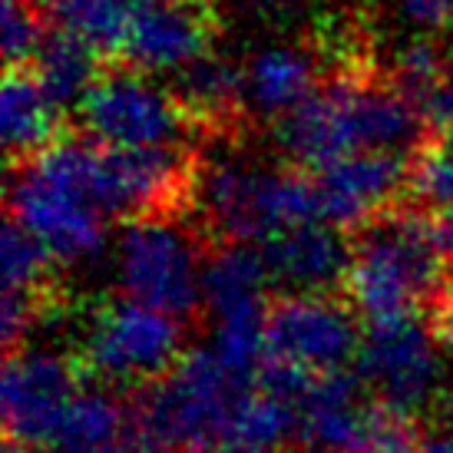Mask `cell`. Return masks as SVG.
Masks as SVG:
<instances>
[{"mask_svg":"<svg viewBox=\"0 0 453 453\" xmlns=\"http://www.w3.org/2000/svg\"><path fill=\"white\" fill-rule=\"evenodd\" d=\"M37 4L53 30L87 40L89 47H96L106 57L123 50L139 0H37Z\"/></svg>","mask_w":453,"mask_h":453,"instance_id":"obj_20","label":"cell"},{"mask_svg":"<svg viewBox=\"0 0 453 453\" xmlns=\"http://www.w3.org/2000/svg\"><path fill=\"white\" fill-rule=\"evenodd\" d=\"M321 57L315 43H272L245 64V110L278 123L321 87Z\"/></svg>","mask_w":453,"mask_h":453,"instance_id":"obj_15","label":"cell"},{"mask_svg":"<svg viewBox=\"0 0 453 453\" xmlns=\"http://www.w3.org/2000/svg\"><path fill=\"white\" fill-rule=\"evenodd\" d=\"M252 388V380L232 374L212 348H196L146 384L136 424L159 453H219L226 450L232 420Z\"/></svg>","mask_w":453,"mask_h":453,"instance_id":"obj_2","label":"cell"},{"mask_svg":"<svg viewBox=\"0 0 453 453\" xmlns=\"http://www.w3.org/2000/svg\"><path fill=\"white\" fill-rule=\"evenodd\" d=\"M430 232H434V242L447 262H453V205H443L437 209V215L430 219Z\"/></svg>","mask_w":453,"mask_h":453,"instance_id":"obj_31","label":"cell"},{"mask_svg":"<svg viewBox=\"0 0 453 453\" xmlns=\"http://www.w3.org/2000/svg\"><path fill=\"white\" fill-rule=\"evenodd\" d=\"M7 202H11V219H17L53 255V262H89L106 245L110 219L73 189L40 176L34 165L20 163L11 179Z\"/></svg>","mask_w":453,"mask_h":453,"instance_id":"obj_10","label":"cell"},{"mask_svg":"<svg viewBox=\"0 0 453 453\" xmlns=\"http://www.w3.org/2000/svg\"><path fill=\"white\" fill-rule=\"evenodd\" d=\"M219 453H281L278 447H226Z\"/></svg>","mask_w":453,"mask_h":453,"instance_id":"obj_33","label":"cell"},{"mask_svg":"<svg viewBox=\"0 0 453 453\" xmlns=\"http://www.w3.org/2000/svg\"><path fill=\"white\" fill-rule=\"evenodd\" d=\"M361 327L354 308H344L327 291H285L268 304L265 341L268 357L311 374L341 371L357 361Z\"/></svg>","mask_w":453,"mask_h":453,"instance_id":"obj_8","label":"cell"},{"mask_svg":"<svg viewBox=\"0 0 453 453\" xmlns=\"http://www.w3.org/2000/svg\"><path fill=\"white\" fill-rule=\"evenodd\" d=\"M173 93L189 113L192 127L228 129L239 123L245 110V64H235L222 53H202L199 60L173 73Z\"/></svg>","mask_w":453,"mask_h":453,"instance_id":"obj_17","label":"cell"},{"mask_svg":"<svg viewBox=\"0 0 453 453\" xmlns=\"http://www.w3.org/2000/svg\"><path fill=\"white\" fill-rule=\"evenodd\" d=\"M441 348L434 325H424L417 315L367 321L354 371L384 407L417 417L441 390Z\"/></svg>","mask_w":453,"mask_h":453,"instance_id":"obj_7","label":"cell"},{"mask_svg":"<svg viewBox=\"0 0 453 453\" xmlns=\"http://www.w3.org/2000/svg\"><path fill=\"white\" fill-rule=\"evenodd\" d=\"M447 57H443L441 43H434L427 34L420 37L403 40L401 47L394 50V83L420 106L424 96L430 93V87L441 80V73L447 70Z\"/></svg>","mask_w":453,"mask_h":453,"instance_id":"obj_24","label":"cell"},{"mask_svg":"<svg viewBox=\"0 0 453 453\" xmlns=\"http://www.w3.org/2000/svg\"><path fill=\"white\" fill-rule=\"evenodd\" d=\"M434 331L443 348H453V281H443L437 304H434Z\"/></svg>","mask_w":453,"mask_h":453,"instance_id":"obj_30","label":"cell"},{"mask_svg":"<svg viewBox=\"0 0 453 453\" xmlns=\"http://www.w3.org/2000/svg\"><path fill=\"white\" fill-rule=\"evenodd\" d=\"M0 258H4V291H27V295H47L53 272V255L27 232L17 219L4 226L0 242Z\"/></svg>","mask_w":453,"mask_h":453,"instance_id":"obj_23","label":"cell"},{"mask_svg":"<svg viewBox=\"0 0 453 453\" xmlns=\"http://www.w3.org/2000/svg\"><path fill=\"white\" fill-rule=\"evenodd\" d=\"M417 447L420 443L414 434V417L397 414L374 397V407L367 414V424L354 453H417Z\"/></svg>","mask_w":453,"mask_h":453,"instance_id":"obj_26","label":"cell"},{"mask_svg":"<svg viewBox=\"0 0 453 453\" xmlns=\"http://www.w3.org/2000/svg\"><path fill=\"white\" fill-rule=\"evenodd\" d=\"M103 60L106 57L96 47H89L87 40L64 30H50L40 40L37 53L27 66L34 70L53 106L60 113H70V110H80L87 93L96 87V80L103 76Z\"/></svg>","mask_w":453,"mask_h":453,"instance_id":"obj_19","label":"cell"},{"mask_svg":"<svg viewBox=\"0 0 453 453\" xmlns=\"http://www.w3.org/2000/svg\"><path fill=\"white\" fill-rule=\"evenodd\" d=\"M443 420H447V441L453 443V394L447 397V407H443Z\"/></svg>","mask_w":453,"mask_h":453,"instance_id":"obj_34","label":"cell"},{"mask_svg":"<svg viewBox=\"0 0 453 453\" xmlns=\"http://www.w3.org/2000/svg\"><path fill=\"white\" fill-rule=\"evenodd\" d=\"M272 285L285 291H331L348 281L354 245L331 222H304L262 242Z\"/></svg>","mask_w":453,"mask_h":453,"instance_id":"obj_13","label":"cell"},{"mask_svg":"<svg viewBox=\"0 0 453 453\" xmlns=\"http://www.w3.org/2000/svg\"><path fill=\"white\" fill-rule=\"evenodd\" d=\"M192 199L222 242L262 245L304 222H325L315 173L222 156L196 169Z\"/></svg>","mask_w":453,"mask_h":453,"instance_id":"obj_1","label":"cell"},{"mask_svg":"<svg viewBox=\"0 0 453 453\" xmlns=\"http://www.w3.org/2000/svg\"><path fill=\"white\" fill-rule=\"evenodd\" d=\"M443 7H447V13H450V24H453V0H443Z\"/></svg>","mask_w":453,"mask_h":453,"instance_id":"obj_35","label":"cell"},{"mask_svg":"<svg viewBox=\"0 0 453 453\" xmlns=\"http://www.w3.org/2000/svg\"><path fill=\"white\" fill-rule=\"evenodd\" d=\"M136 427V417L129 414L116 397H110L106 390L80 388V394L66 407L64 424H60V434H57L53 447L96 453L129 437Z\"/></svg>","mask_w":453,"mask_h":453,"instance_id":"obj_21","label":"cell"},{"mask_svg":"<svg viewBox=\"0 0 453 453\" xmlns=\"http://www.w3.org/2000/svg\"><path fill=\"white\" fill-rule=\"evenodd\" d=\"M443 262L424 215L384 209L361 226L344 291L365 321L417 315V304L441 295Z\"/></svg>","mask_w":453,"mask_h":453,"instance_id":"obj_3","label":"cell"},{"mask_svg":"<svg viewBox=\"0 0 453 453\" xmlns=\"http://www.w3.org/2000/svg\"><path fill=\"white\" fill-rule=\"evenodd\" d=\"M417 453H453V443L447 437H437V441H427L417 447Z\"/></svg>","mask_w":453,"mask_h":453,"instance_id":"obj_32","label":"cell"},{"mask_svg":"<svg viewBox=\"0 0 453 453\" xmlns=\"http://www.w3.org/2000/svg\"><path fill=\"white\" fill-rule=\"evenodd\" d=\"M272 288L262 245L222 242L202 262V308L222 321L232 315L268 311L265 291Z\"/></svg>","mask_w":453,"mask_h":453,"instance_id":"obj_16","label":"cell"},{"mask_svg":"<svg viewBox=\"0 0 453 453\" xmlns=\"http://www.w3.org/2000/svg\"><path fill=\"white\" fill-rule=\"evenodd\" d=\"M212 40L215 13L209 0H139L123 53L142 73L173 76L212 50Z\"/></svg>","mask_w":453,"mask_h":453,"instance_id":"obj_11","label":"cell"},{"mask_svg":"<svg viewBox=\"0 0 453 453\" xmlns=\"http://www.w3.org/2000/svg\"><path fill=\"white\" fill-rule=\"evenodd\" d=\"M298 434V407L255 384L232 420L226 447H285Z\"/></svg>","mask_w":453,"mask_h":453,"instance_id":"obj_22","label":"cell"},{"mask_svg":"<svg viewBox=\"0 0 453 453\" xmlns=\"http://www.w3.org/2000/svg\"><path fill=\"white\" fill-rule=\"evenodd\" d=\"M182 354V318L127 295L103 304L83 338V367L93 378L113 384H150Z\"/></svg>","mask_w":453,"mask_h":453,"instance_id":"obj_6","label":"cell"},{"mask_svg":"<svg viewBox=\"0 0 453 453\" xmlns=\"http://www.w3.org/2000/svg\"><path fill=\"white\" fill-rule=\"evenodd\" d=\"M414 165L407 152L365 150L315 173L321 192V215L338 228H361L390 209L403 186H411Z\"/></svg>","mask_w":453,"mask_h":453,"instance_id":"obj_12","label":"cell"},{"mask_svg":"<svg viewBox=\"0 0 453 453\" xmlns=\"http://www.w3.org/2000/svg\"><path fill=\"white\" fill-rule=\"evenodd\" d=\"M242 17L258 20V24H285L302 17L315 0H228Z\"/></svg>","mask_w":453,"mask_h":453,"instance_id":"obj_29","label":"cell"},{"mask_svg":"<svg viewBox=\"0 0 453 453\" xmlns=\"http://www.w3.org/2000/svg\"><path fill=\"white\" fill-rule=\"evenodd\" d=\"M76 116L93 142L116 150L182 146L192 127L173 87L152 83L150 73L136 66L103 73L87 100L80 103Z\"/></svg>","mask_w":453,"mask_h":453,"instance_id":"obj_5","label":"cell"},{"mask_svg":"<svg viewBox=\"0 0 453 453\" xmlns=\"http://www.w3.org/2000/svg\"><path fill=\"white\" fill-rule=\"evenodd\" d=\"M202 262L179 222L169 215H142L127 222L116 239V288L186 321L202 308Z\"/></svg>","mask_w":453,"mask_h":453,"instance_id":"obj_4","label":"cell"},{"mask_svg":"<svg viewBox=\"0 0 453 453\" xmlns=\"http://www.w3.org/2000/svg\"><path fill=\"white\" fill-rule=\"evenodd\" d=\"M80 394V367L47 348H13L4 365V430L24 450L53 447L70 401Z\"/></svg>","mask_w":453,"mask_h":453,"instance_id":"obj_9","label":"cell"},{"mask_svg":"<svg viewBox=\"0 0 453 453\" xmlns=\"http://www.w3.org/2000/svg\"><path fill=\"white\" fill-rule=\"evenodd\" d=\"M4 146L13 163H27L60 139V110L43 93L30 66H7L4 76Z\"/></svg>","mask_w":453,"mask_h":453,"instance_id":"obj_18","label":"cell"},{"mask_svg":"<svg viewBox=\"0 0 453 453\" xmlns=\"http://www.w3.org/2000/svg\"><path fill=\"white\" fill-rule=\"evenodd\" d=\"M357 371H327L315 374L298 401V434L295 441L311 453H354L374 397Z\"/></svg>","mask_w":453,"mask_h":453,"instance_id":"obj_14","label":"cell"},{"mask_svg":"<svg viewBox=\"0 0 453 453\" xmlns=\"http://www.w3.org/2000/svg\"><path fill=\"white\" fill-rule=\"evenodd\" d=\"M420 110L427 116L430 129H437V133L453 139V60L447 64L441 80L430 87V93L420 103Z\"/></svg>","mask_w":453,"mask_h":453,"instance_id":"obj_28","label":"cell"},{"mask_svg":"<svg viewBox=\"0 0 453 453\" xmlns=\"http://www.w3.org/2000/svg\"><path fill=\"white\" fill-rule=\"evenodd\" d=\"M411 186L424 202L430 205H453V142H443L437 150L420 152L414 165Z\"/></svg>","mask_w":453,"mask_h":453,"instance_id":"obj_27","label":"cell"},{"mask_svg":"<svg viewBox=\"0 0 453 453\" xmlns=\"http://www.w3.org/2000/svg\"><path fill=\"white\" fill-rule=\"evenodd\" d=\"M43 34V13L37 0H4V57L7 66H27L37 53Z\"/></svg>","mask_w":453,"mask_h":453,"instance_id":"obj_25","label":"cell"}]
</instances>
